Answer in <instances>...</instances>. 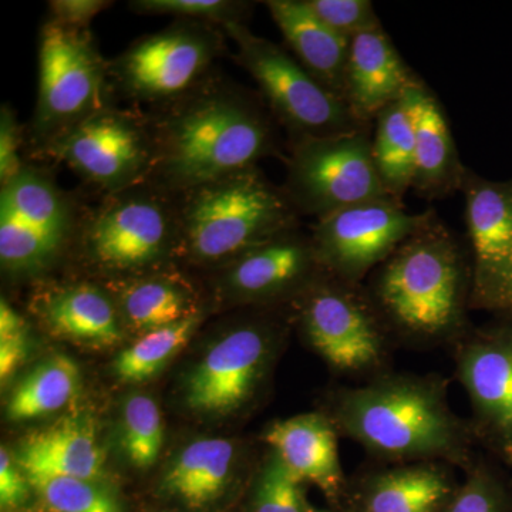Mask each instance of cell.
I'll return each instance as SVG.
<instances>
[{
  "label": "cell",
  "instance_id": "obj_1",
  "mask_svg": "<svg viewBox=\"0 0 512 512\" xmlns=\"http://www.w3.org/2000/svg\"><path fill=\"white\" fill-rule=\"evenodd\" d=\"M154 160L148 183L178 197L278 154L272 121L247 90L208 77L148 117Z\"/></svg>",
  "mask_w": 512,
  "mask_h": 512
},
{
  "label": "cell",
  "instance_id": "obj_2",
  "mask_svg": "<svg viewBox=\"0 0 512 512\" xmlns=\"http://www.w3.org/2000/svg\"><path fill=\"white\" fill-rule=\"evenodd\" d=\"M384 464L446 463L467 470L477 456L470 420L448 403L447 380L392 370L336 389L323 412Z\"/></svg>",
  "mask_w": 512,
  "mask_h": 512
},
{
  "label": "cell",
  "instance_id": "obj_3",
  "mask_svg": "<svg viewBox=\"0 0 512 512\" xmlns=\"http://www.w3.org/2000/svg\"><path fill=\"white\" fill-rule=\"evenodd\" d=\"M471 286L463 249L431 220L373 271L366 292L393 340L434 348L456 345L471 329Z\"/></svg>",
  "mask_w": 512,
  "mask_h": 512
},
{
  "label": "cell",
  "instance_id": "obj_4",
  "mask_svg": "<svg viewBox=\"0 0 512 512\" xmlns=\"http://www.w3.org/2000/svg\"><path fill=\"white\" fill-rule=\"evenodd\" d=\"M178 254L195 264H228L249 249L298 228L284 188L258 167L247 168L175 197Z\"/></svg>",
  "mask_w": 512,
  "mask_h": 512
},
{
  "label": "cell",
  "instance_id": "obj_5",
  "mask_svg": "<svg viewBox=\"0 0 512 512\" xmlns=\"http://www.w3.org/2000/svg\"><path fill=\"white\" fill-rule=\"evenodd\" d=\"M77 237L94 266L114 275H133L178 254L177 201L146 183L104 197L82 212Z\"/></svg>",
  "mask_w": 512,
  "mask_h": 512
},
{
  "label": "cell",
  "instance_id": "obj_6",
  "mask_svg": "<svg viewBox=\"0 0 512 512\" xmlns=\"http://www.w3.org/2000/svg\"><path fill=\"white\" fill-rule=\"evenodd\" d=\"M298 302L303 333L333 372L365 382L390 370L393 339L362 285L325 272Z\"/></svg>",
  "mask_w": 512,
  "mask_h": 512
},
{
  "label": "cell",
  "instance_id": "obj_7",
  "mask_svg": "<svg viewBox=\"0 0 512 512\" xmlns=\"http://www.w3.org/2000/svg\"><path fill=\"white\" fill-rule=\"evenodd\" d=\"M109 62L89 30L47 20L40 30L39 93L32 137L42 150L70 128L111 106Z\"/></svg>",
  "mask_w": 512,
  "mask_h": 512
},
{
  "label": "cell",
  "instance_id": "obj_8",
  "mask_svg": "<svg viewBox=\"0 0 512 512\" xmlns=\"http://www.w3.org/2000/svg\"><path fill=\"white\" fill-rule=\"evenodd\" d=\"M224 30L195 20H175L144 36L109 63L114 94L161 107L181 99L211 76L225 52Z\"/></svg>",
  "mask_w": 512,
  "mask_h": 512
},
{
  "label": "cell",
  "instance_id": "obj_9",
  "mask_svg": "<svg viewBox=\"0 0 512 512\" xmlns=\"http://www.w3.org/2000/svg\"><path fill=\"white\" fill-rule=\"evenodd\" d=\"M222 30L234 40L235 60L258 84L292 143L369 127L359 123L348 104L323 87L284 47L255 35L245 23H231Z\"/></svg>",
  "mask_w": 512,
  "mask_h": 512
},
{
  "label": "cell",
  "instance_id": "obj_10",
  "mask_svg": "<svg viewBox=\"0 0 512 512\" xmlns=\"http://www.w3.org/2000/svg\"><path fill=\"white\" fill-rule=\"evenodd\" d=\"M82 212L55 177L26 165L0 190V262L3 271L32 278L52 268L77 234Z\"/></svg>",
  "mask_w": 512,
  "mask_h": 512
},
{
  "label": "cell",
  "instance_id": "obj_11",
  "mask_svg": "<svg viewBox=\"0 0 512 512\" xmlns=\"http://www.w3.org/2000/svg\"><path fill=\"white\" fill-rule=\"evenodd\" d=\"M284 191L296 214L316 220L362 202L392 198L377 174L369 127L293 141Z\"/></svg>",
  "mask_w": 512,
  "mask_h": 512
},
{
  "label": "cell",
  "instance_id": "obj_12",
  "mask_svg": "<svg viewBox=\"0 0 512 512\" xmlns=\"http://www.w3.org/2000/svg\"><path fill=\"white\" fill-rule=\"evenodd\" d=\"M104 194L148 183L154 160L148 117L109 106L43 147Z\"/></svg>",
  "mask_w": 512,
  "mask_h": 512
},
{
  "label": "cell",
  "instance_id": "obj_13",
  "mask_svg": "<svg viewBox=\"0 0 512 512\" xmlns=\"http://www.w3.org/2000/svg\"><path fill=\"white\" fill-rule=\"evenodd\" d=\"M431 220V212L410 214L402 202L379 198L316 220L311 238L328 274L362 285L367 275Z\"/></svg>",
  "mask_w": 512,
  "mask_h": 512
},
{
  "label": "cell",
  "instance_id": "obj_14",
  "mask_svg": "<svg viewBox=\"0 0 512 512\" xmlns=\"http://www.w3.org/2000/svg\"><path fill=\"white\" fill-rule=\"evenodd\" d=\"M453 348L477 444L512 468V319L471 328Z\"/></svg>",
  "mask_w": 512,
  "mask_h": 512
},
{
  "label": "cell",
  "instance_id": "obj_15",
  "mask_svg": "<svg viewBox=\"0 0 512 512\" xmlns=\"http://www.w3.org/2000/svg\"><path fill=\"white\" fill-rule=\"evenodd\" d=\"M272 348L274 338L264 326L248 323L229 330L188 376V409L225 416L244 407L264 380Z\"/></svg>",
  "mask_w": 512,
  "mask_h": 512
},
{
  "label": "cell",
  "instance_id": "obj_16",
  "mask_svg": "<svg viewBox=\"0 0 512 512\" xmlns=\"http://www.w3.org/2000/svg\"><path fill=\"white\" fill-rule=\"evenodd\" d=\"M325 272L312 238L295 228L229 261L221 282L234 301L268 302L299 298Z\"/></svg>",
  "mask_w": 512,
  "mask_h": 512
},
{
  "label": "cell",
  "instance_id": "obj_17",
  "mask_svg": "<svg viewBox=\"0 0 512 512\" xmlns=\"http://www.w3.org/2000/svg\"><path fill=\"white\" fill-rule=\"evenodd\" d=\"M446 463L386 464L348 481L343 512H444L458 488Z\"/></svg>",
  "mask_w": 512,
  "mask_h": 512
},
{
  "label": "cell",
  "instance_id": "obj_18",
  "mask_svg": "<svg viewBox=\"0 0 512 512\" xmlns=\"http://www.w3.org/2000/svg\"><path fill=\"white\" fill-rule=\"evenodd\" d=\"M339 433L323 412L298 414L266 427L269 450L303 485L312 484L343 510L348 481L339 457Z\"/></svg>",
  "mask_w": 512,
  "mask_h": 512
},
{
  "label": "cell",
  "instance_id": "obj_19",
  "mask_svg": "<svg viewBox=\"0 0 512 512\" xmlns=\"http://www.w3.org/2000/svg\"><path fill=\"white\" fill-rule=\"evenodd\" d=\"M461 191L466 197L468 239L473 254L474 308L512 258V185L491 183L467 170Z\"/></svg>",
  "mask_w": 512,
  "mask_h": 512
},
{
  "label": "cell",
  "instance_id": "obj_20",
  "mask_svg": "<svg viewBox=\"0 0 512 512\" xmlns=\"http://www.w3.org/2000/svg\"><path fill=\"white\" fill-rule=\"evenodd\" d=\"M419 80L382 25L349 40L346 104L359 123L369 126Z\"/></svg>",
  "mask_w": 512,
  "mask_h": 512
},
{
  "label": "cell",
  "instance_id": "obj_21",
  "mask_svg": "<svg viewBox=\"0 0 512 512\" xmlns=\"http://www.w3.org/2000/svg\"><path fill=\"white\" fill-rule=\"evenodd\" d=\"M16 463L25 473L103 481L104 454L93 421L67 416L43 430L28 434L15 450Z\"/></svg>",
  "mask_w": 512,
  "mask_h": 512
},
{
  "label": "cell",
  "instance_id": "obj_22",
  "mask_svg": "<svg viewBox=\"0 0 512 512\" xmlns=\"http://www.w3.org/2000/svg\"><path fill=\"white\" fill-rule=\"evenodd\" d=\"M264 5L295 59L346 103L349 40L328 28L305 0H268Z\"/></svg>",
  "mask_w": 512,
  "mask_h": 512
},
{
  "label": "cell",
  "instance_id": "obj_23",
  "mask_svg": "<svg viewBox=\"0 0 512 512\" xmlns=\"http://www.w3.org/2000/svg\"><path fill=\"white\" fill-rule=\"evenodd\" d=\"M35 309L53 335L79 345L109 348L123 339L116 301L89 282L50 289L36 299Z\"/></svg>",
  "mask_w": 512,
  "mask_h": 512
},
{
  "label": "cell",
  "instance_id": "obj_24",
  "mask_svg": "<svg viewBox=\"0 0 512 512\" xmlns=\"http://www.w3.org/2000/svg\"><path fill=\"white\" fill-rule=\"evenodd\" d=\"M466 168L443 107L429 87H421L416 113V158L412 188L427 200L447 197L463 187Z\"/></svg>",
  "mask_w": 512,
  "mask_h": 512
},
{
  "label": "cell",
  "instance_id": "obj_25",
  "mask_svg": "<svg viewBox=\"0 0 512 512\" xmlns=\"http://www.w3.org/2000/svg\"><path fill=\"white\" fill-rule=\"evenodd\" d=\"M237 447L222 437L187 444L164 471L160 488L192 510L214 503L228 488Z\"/></svg>",
  "mask_w": 512,
  "mask_h": 512
},
{
  "label": "cell",
  "instance_id": "obj_26",
  "mask_svg": "<svg viewBox=\"0 0 512 512\" xmlns=\"http://www.w3.org/2000/svg\"><path fill=\"white\" fill-rule=\"evenodd\" d=\"M423 82L414 83L376 117L373 161L389 197L400 201L412 188L416 158V113Z\"/></svg>",
  "mask_w": 512,
  "mask_h": 512
},
{
  "label": "cell",
  "instance_id": "obj_27",
  "mask_svg": "<svg viewBox=\"0 0 512 512\" xmlns=\"http://www.w3.org/2000/svg\"><path fill=\"white\" fill-rule=\"evenodd\" d=\"M117 298L121 319L131 329L146 335L153 330L174 325L194 313V293L183 279L165 274L136 276L117 285Z\"/></svg>",
  "mask_w": 512,
  "mask_h": 512
},
{
  "label": "cell",
  "instance_id": "obj_28",
  "mask_svg": "<svg viewBox=\"0 0 512 512\" xmlns=\"http://www.w3.org/2000/svg\"><path fill=\"white\" fill-rule=\"evenodd\" d=\"M80 370L72 357L53 355L33 367L10 393L6 414L20 423L64 409L77 394Z\"/></svg>",
  "mask_w": 512,
  "mask_h": 512
},
{
  "label": "cell",
  "instance_id": "obj_29",
  "mask_svg": "<svg viewBox=\"0 0 512 512\" xmlns=\"http://www.w3.org/2000/svg\"><path fill=\"white\" fill-rule=\"evenodd\" d=\"M202 322L201 311L174 325L153 330L128 346L114 360V375L121 382L143 383L158 375L181 349L190 342Z\"/></svg>",
  "mask_w": 512,
  "mask_h": 512
},
{
  "label": "cell",
  "instance_id": "obj_30",
  "mask_svg": "<svg viewBox=\"0 0 512 512\" xmlns=\"http://www.w3.org/2000/svg\"><path fill=\"white\" fill-rule=\"evenodd\" d=\"M45 512H123L119 497L103 481L26 473Z\"/></svg>",
  "mask_w": 512,
  "mask_h": 512
},
{
  "label": "cell",
  "instance_id": "obj_31",
  "mask_svg": "<svg viewBox=\"0 0 512 512\" xmlns=\"http://www.w3.org/2000/svg\"><path fill=\"white\" fill-rule=\"evenodd\" d=\"M164 441L160 407L146 394L127 397L121 414V447L131 466L147 470L157 463Z\"/></svg>",
  "mask_w": 512,
  "mask_h": 512
},
{
  "label": "cell",
  "instance_id": "obj_32",
  "mask_svg": "<svg viewBox=\"0 0 512 512\" xmlns=\"http://www.w3.org/2000/svg\"><path fill=\"white\" fill-rule=\"evenodd\" d=\"M444 512H512L511 480L477 457Z\"/></svg>",
  "mask_w": 512,
  "mask_h": 512
},
{
  "label": "cell",
  "instance_id": "obj_33",
  "mask_svg": "<svg viewBox=\"0 0 512 512\" xmlns=\"http://www.w3.org/2000/svg\"><path fill=\"white\" fill-rule=\"evenodd\" d=\"M128 6L140 15L174 16L221 29L231 23L247 25L251 10L249 3L231 0H134Z\"/></svg>",
  "mask_w": 512,
  "mask_h": 512
},
{
  "label": "cell",
  "instance_id": "obj_34",
  "mask_svg": "<svg viewBox=\"0 0 512 512\" xmlns=\"http://www.w3.org/2000/svg\"><path fill=\"white\" fill-rule=\"evenodd\" d=\"M303 484L286 470L272 451L256 476L251 512H309Z\"/></svg>",
  "mask_w": 512,
  "mask_h": 512
},
{
  "label": "cell",
  "instance_id": "obj_35",
  "mask_svg": "<svg viewBox=\"0 0 512 512\" xmlns=\"http://www.w3.org/2000/svg\"><path fill=\"white\" fill-rule=\"evenodd\" d=\"M328 28L345 39L382 25L369 0H305Z\"/></svg>",
  "mask_w": 512,
  "mask_h": 512
},
{
  "label": "cell",
  "instance_id": "obj_36",
  "mask_svg": "<svg viewBox=\"0 0 512 512\" xmlns=\"http://www.w3.org/2000/svg\"><path fill=\"white\" fill-rule=\"evenodd\" d=\"M28 323L8 301H0V379L8 382L25 362L28 353Z\"/></svg>",
  "mask_w": 512,
  "mask_h": 512
},
{
  "label": "cell",
  "instance_id": "obj_37",
  "mask_svg": "<svg viewBox=\"0 0 512 512\" xmlns=\"http://www.w3.org/2000/svg\"><path fill=\"white\" fill-rule=\"evenodd\" d=\"M23 143L25 130L15 110L3 104L0 110V187L9 184L26 167L22 158Z\"/></svg>",
  "mask_w": 512,
  "mask_h": 512
},
{
  "label": "cell",
  "instance_id": "obj_38",
  "mask_svg": "<svg viewBox=\"0 0 512 512\" xmlns=\"http://www.w3.org/2000/svg\"><path fill=\"white\" fill-rule=\"evenodd\" d=\"M33 493L25 471L16 463L8 448H0V505L3 510L23 507Z\"/></svg>",
  "mask_w": 512,
  "mask_h": 512
},
{
  "label": "cell",
  "instance_id": "obj_39",
  "mask_svg": "<svg viewBox=\"0 0 512 512\" xmlns=\"http://www.w3.org/2000/svg\"><path fill=\"white\" fill-rule=\"evenodd\" d=\"M113 2L107 0H52L50 20L67 28L89 30L90 23Z\"/></svg>",
  "mask_w": 512,
  "mask_h": 512
},
{
  "label": "cell",
  "instance_id": "obj_40",
  "mask_svg": "<svg viewBox=\"0 0 512 512\" xmlns=\"http://www.w3.org/2000/svg\"><path fill=\"white\" fill-rule=\"evenodd\" d=\"M474 308L485 309L497 313L501 318L512 319V258L500 278Z\"/></svg>",
  "mask_w": 512,
  "mask_h": 512
},
{
  "label": "cell",
  "instance_id": "obj_41",
  "mask_svg": "<svg viewBox=\"0 0 512 512\" xmlns=\"http://www.w3.org/2000/svg\"><path fill=\"white\" fill-rule=\"evenodd\" d=\"M309 512H333V511L318 510V508H313L311 505V510H309ZM340 512H343V511H340Z\"/></svg>",
  "mask_w": 512,
  "mask_h": 512
},
{
  "label": "cell",
  "instance_id": "obj_42",
  "mask_svg": "<svg viewBox=\"0 0 512 512\" xmlns=\"http://www.w3.org/2000/svg\"><path fill=\"white\" fill-rule=\"evenodd\" d=\"M510 480H511V487H512V477L510 478Z\"/></svg>",
  "mask_w": 512,
  "mask_h": 512
}]
</instances>
